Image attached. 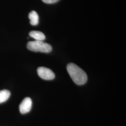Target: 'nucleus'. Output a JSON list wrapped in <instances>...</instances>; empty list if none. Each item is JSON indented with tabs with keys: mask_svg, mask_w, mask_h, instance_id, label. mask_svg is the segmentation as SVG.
<instances>
[{
	"mask_svg": "<svg viewBox=\"0 0 126 126\" xmlns=\"http://www.w3.org/2000/svg\"><path fill=\"white\" fill-rule=\"evenodd\" d=\"M67 70L72 80L77 85H84L87 80V76L86 72L76 64L73 63L68 64Z\"/></svg>",
	"mask_w": 126,
	"mask_h": 126,
	"instance_id": "obj_1",
	"label": "nucleus"
},
{
	"mask_svg": "<svg viewBox=\"0 0 126 126\" xmlns=\"http://www.w3.org/2000/svg\"><path fill=\"white\" fill-rule=\"evenodd\" d=\"M27 47L29 50L32 51L44 53H49L52 49V46L50 44L41 41L29 42Z\"/></svg>",
	"mask_w": 126,
	"mask_h": 126,
	"instance_id": "obj_2",
	"label": "nucleus"
},
{
	"mask_svg": "<svg viewBox=\"0 0 126 126\" xmlns=\"http://www.w3.org/2000/svg\"><path fill=\"white\" fill-rule=\"evenodd\" d=\"M37 72L38 76L45 80H52L55 77V75L53 72L48 68L45 67L38 68Z\"/></svg>",
	"mask_w": 126,
	"mask_h": 126,
	"instance_id": "obj_3",
	"label": "nucleus"
},
{
	"mask_svg": "<svg viewBox=\"0 0 126 126\" xmlns=\"http://www.w3.org/2000/svg\"><path fill=\"white\" fill-rule=\"evenodd\" d=\"M32 100L29 97H26L23 100L19 106V110L22 114L29 113L32 108Z\"/></svg>",
	"mask_w": 126,
	"mask_h": 126,
	"instance_id": "obj_4",
	"label": "nucleus"
},
{
	"mask_svg": "<svg viewBox=\"0 0 126 126\" xmlns=\"http://www.w3.org/2000/svg\"><path fill=\"white\" fill-rule=\"evenodd\" d=\"M29 35L36 41H43L45 39V36L44 34L39 31H32L30 32Z\"/></svg>",
	"mask_w": 126,
	"mask_h": 126,
	"instance_id": "obj_5",
	"label": "nucleus"
},
{
	"mask_svg": "<svg viewBox=\"0 0 126 126\" xmlns=\"http://www.w3.org/2000/svg\"><path fill=\"white\" fill-rule=\"evenodd\" d=\"M29 18L30 20V23L33 26L37 25L39 23V16L35 11H32L29 15Z\"/></svg>",
	"mask_w": 126,
	"mask_h": 126,
	"instance_id": "obj_6",
	"label": "nucleus"
},
{
	"mask_svg": "<svg viewBox=\"0 0 126 126\" xmlns=\"http://www.w3.org/2000/svg\"><path fill=\"white\" fill-rule=\"evenodd\" d=\"M10 96V92L7 90L0 91V103H2L9 99Z\"/></svg>",
	"mask_w": 126,
	"mask_h": 126,
	"instance_id": "obj_7",
	"label": "nucleus"
},
{
	"mask_svg": "<svg viewBox=\"0 0 126 126\" xmlns=\"http://www.w3.org/2000/svg\"><path fill=\"white\" fill-rule=\"evenodd\" d=\"M43 2L47 4H52L57 2L59 0H42Z\"/></svg>",
	"mask_w": 126,
	"mask_h": 126,
	"instance_id": "obj_8",
	"label": "nucleus"
}]
</instances>
